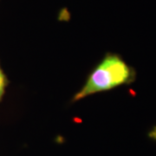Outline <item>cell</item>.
<instances>
[{
  "label": "cell",
  "instance_id": "1",
  "mask_svg": "<svg viewBox=\"0 0 156 156\" xmlns=\"http://www.w3.org/2000/svg\"><path fill=\"white\" fill-rule=\"evenodd\" d=\"M131 76V69L125 62L119 56H108L90 75L87 83L76 95L74 101L126 83Z\"/></svg>",
  "mask_w": 156,
  "mask_h": 156
},
{
  "label": "cell",
  "instance_id": "2",
  "mask_svg": "<svg viewBox=\"0 0 156 156\" xmlns=\"http://www.w3.org/2000/svg\"><path fill=\"white\" fill-rule=\"evenodd\" d=\"M6 85V79L4 73L2 71V69L0 68V100L2 99V96L4 95L5 89Z\"/></svg>",
  "mask_w": 156,
  "mask_h": 156
}]
</instances>
